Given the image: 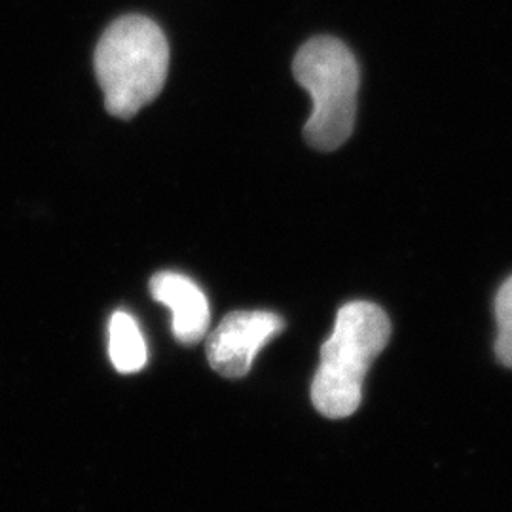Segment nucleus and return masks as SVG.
<instances>
[{
	"instance_id": "obj_2",
	"label": "nucleus",
	"mask_w": 512,
	"mask_h": 512,
	"mask_svg": "<svg viewBox=\"0 0 512 512\" xmlns=\"http://www.w3.org/2000/svg\"><path fill=\"white\" fill-rule=\"evenodd\" d=\"M389 338L391 323L380 306L349 302L340 308L311 384V401L323 416L340 420L357 412L366 374Z\"/></svg>"
},
{
	"instance_id": "obj_3",
	"label": "nucleus",
	"mask_w": 512,
	"mask_h": 512,
	"mask_svg": "<svg viewBox=\"0 0 512 512\" xmlns=\"http://www.w3.org/2000/svg\"><path fill=\"white\" fill-rule=\"evenodd\" d=\"M293 73L313 101L304 137L310 147L332 152L355 128L359 65L348 46L332 37L308 40L294 57Z\"/></svg>"
},
{
	"instance_id": "obj_5",
	"label": "nucleus",
	"mask_w": 512,
	"mask_h": 512,
	"mask_svg": "<svg viewBox=\"0 0 512 512\" xmlns=\"http://www.w3.org/2000/svg\"><path fill=\"white\" fill-rule=\"evenodd\" d=\"M150 294L173 313V334L181 344L194 346L202 340L211 311L202 289L190 277L160 272L150 279Z\"/></svg>"
},
{
	"instance_id": "obj_7",
	"label": "nucleus",
	"mask_w": 512,
	"mask_h": 512,
	"mask_svg": "<svg viewBox=\"0 0 512 512\" xmlns=\"http://www.w3.org/2000/svg\"><path fill=\"white\" fill-rule=\"evenodd\" d=\"M497 340L495 355L501 365L512 368V277H509L495 296Z\"/></svg>"
},
{
	"instance_id": "obj_4",
	"label": "nucleus",
	"mask_w": 512,
	"mask_h": 512,
	"mask_svg": "<svg viewBox=\"0 0 512 512\" xmlns=\"http://www.w3.org/2000/svg\"><path fill=\"white\" fill-rule=\"evenodd\" d=\"M285 327L272 311H234L207 340L209 365L224 378H243L256 353Z\"/></svg>"
},
{
	"instance_id": "obj_1",
	"label": "nucleus",
	"mask_w": 512,
	"mask_h": 512,
	"mask_svg": "<svg viewBox=\"0 0 512 512\" xmlns=\"http://www.w3.org/2000/svg\"><path fill=\"white\" fill-rule=\"evenodd\" d=\"M93 63L105 93V109L116 118L129 120L164 90L169 44L152 19L124 16L103 33Z\"/></svg>"
},
{
	"instance_id": "obj_6",
	"label": "nucleus",
	"mask_w": 512,
	"mask_h": 512,
	"mask_svg": "<svg viewBox=\"0 0 512 512\" xmlns=\"http://www.w3.org/2000/svg\"><path fill=\"white\" fill-rule=\"evenodd\" d=\"M109 355L120 374H135L147 365V344L135 319L126 311H116L109 323Z\"/></svg>"
}]
</instances>
